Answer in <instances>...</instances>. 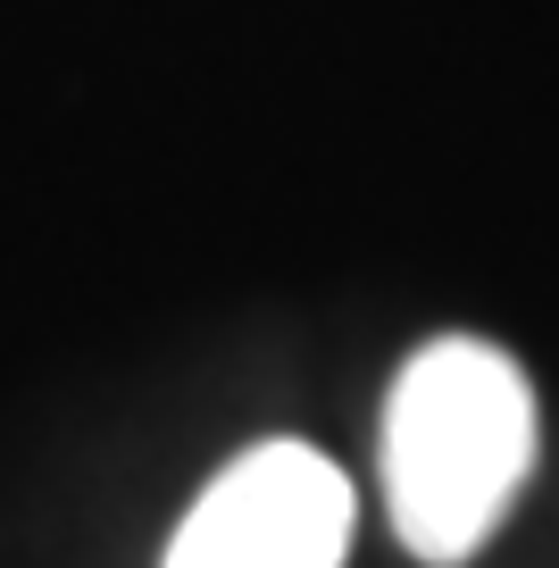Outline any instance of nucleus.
<instances>
[{
    "label": "nucleus",
    "instance_id": "f257e3e1",
    "mask_svg": "<svg viewBox=\"0 0 559 568\" xmlns=\"http://www.w3.org/2000/svg\"><path fill=\"white\" fill-rule=\"evenodd\" d=\"M535 385L485 335H443L409 352L385 402V510L426 568H459L501 535L518 485L535 477Z\"/></svg>",
    "mask_w": 559,
    "mask_h": 568
},
{
    "label": "nucleus",
    "instance_id": "f03ea898",
    "mask_svg": "<svg viewBox=\"0 0 559 568\" xmlns=\"http://www.w3.org/2000/svg\"><path fill=\"white\" fill-rule=\"evenodd\" d=\"M350 477L317 444L267 435L226 460L167 544V568H343Z\"/></svg>",
    "mask_w": 559,
    "mask_h": 568
}]
</instances>
